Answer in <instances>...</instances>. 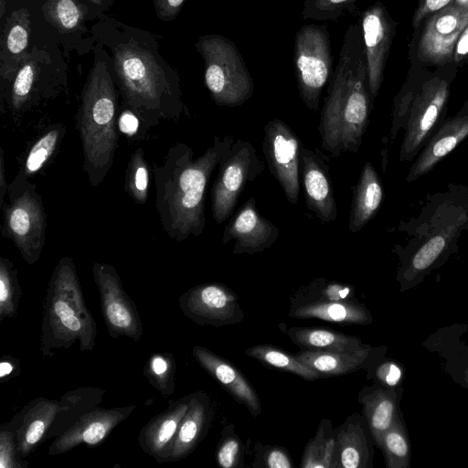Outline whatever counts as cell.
Masks as SVG:
<instances>
[{"label": "cell", "instance_id": "cell-28", "mask_svg": "<svg viewBox=\"0 0 468 468\" xmlns=\"http://www.w3.org/2000/svg\"><path fill=\"white\" fill-rule=\"evenodd\" d=\"M289 316L300 319L317 318L339 324H368L371 314L356 300L346 302H313L291 307Z\"/></svg>", "mask_w": 468, "mask_h": 468}, {"label": "cell", "instance_id": "cell-15", "mask_svg": "<svg viewBox=\"0 0 468 468\" xmlns=\"http://www.w3.org/2000/svg\"><path fill=\"white\" fill-rule=\"evenodd\" d=\"M135 406L103 409L96 407L86 412L66 431L56 437L48 448L50 456L65 453L85 444L96 447L135 410Z\"/></svg>", "mask_w": 468, "mask_h": 468}, {"label": "cell", "instance_id": "cell-25", "mask_svg": "<svg viewBox=\"0 0 468 468\" xmlns=\"http://www.w3.org/2000/svg\"><path fill=\"white\" fill-rule=\"evenodd\" d=\"M384 197L379 176L370 162H367L356 184L352 187V202L349 211L350 232L360 231L377 214Z\"/></svg>", "mask_w": 468, "mask_h": 468}, {"label": "cell", "instance_id": "cell-42", "mask_svg": "<svg viewBox=\"0 0 468 468\" xmlns=\"http://www.w3.org/2000/svg\"><path fill=\"white\" fill-rule=\"evenodd\" d=\"M253 467L292 468L288 452L281 446L255 444V463Z\"/></svg>", "mask_w": 468, "mask_h": 468}, {"label": "cell", "instance_id": "cell-49", "mask_svg": "<svg viewBox=\"0 0 468 468\" xmlns=\"http://www.w3.org/2000/svg\"><path fill=\"white\" fill-rule=\"evenodd\" d=\"M138 124V118L133 114V112H123L119 119L120 130L129 136H132L136 133Z\"/></svg>", "mask_w": 468, "mask_h": 468}, {"label": "cell", "instance_id": "cell-52", "mask_svg": "<svg viewBox=\"0 0 468 468\" xmlns=\"http://www.w3.org/2000/svg\"><path fill=\"white\" fill-rule=\"evenodd\" d=\"M167 2L172 7H178L183 4L184 0H167Z\"/></svg>", "mask_w": 468, "mask_h": 468}, {"label": "cell", "instance_id": "cell-37", "mask_svg": "<svg viewBox=\"0 0 468 468\" xmlns=\"http://www.w3.org/2000/svg\"><path fill=\"white\" fill-rule=\"evenodd\" d=\"M21 295L16 266L10 259L0 257V323L16 317Z\"/></svg>", "mask_w": 468, "mask_h": 468}, {"label": "cell", "instance_id": "cell-40", "mask_svg": "<svg viewBox=\"0 0 468 468\" xmlns=\"http://www.w3.org/2000/svg\"><path fill=\"white\" fill-rule=\"evenodd\" d=\"M19 414L0 428V468H27L29 463L18 455L15 431L19 425Z\"/></svg>", "mask_w": 468, "mask_h": 468}, {"label": "cell", "instance_id": "cell-10", "mask_svg": "<svg viewBox=\"0 0 468 468\" xmlns=\"http://www.w3.org/2000/svg\"><path fill=\"white\" fill-rule=\"evenodd\" d=\"M449 94V81L440 77L426 80L415 91L403 128L400 161H412L444 121Z\"/></svg>", "mask_w": 468, "mask_h": 468}, {"label": "cell", "instance_id": "cell-26", "mask_svg": "<svg viewBox=\"0 0 468 468\" xmlns=\"http://www.w3.org/2000/svg\"><path fill=\"white\" fill-rule=\"evenodd\" d=\"M370 434L379 447L383 434L398 417L397 392L394 388L365 387L358 394Z\"/></svg>", "mask_w": 468, "mask_h": 468}, {"label": "cell", "instance_id": "cell-24", "mask_svg": "<svg viewBox=\"0 0 468 468\" xmlns=\"http://www.w3.org/2000/svg\"><path fill=\"white\" fill-rule=\"evenodd\" d=\"M208 394L196 391L189 394V404L183 417L173 446L171 462L187 457L206 436L213 418Z\"/></svg>", "mask_w": 468, "mask_h": 468}, {"label": "cell", "instance_id": "cell-50", "mask_svg": "<svg viewBox=\"0 0 468 468\" xmlns=\"http://www.w3.org/2000/svg\"><path fill=\"white\" fill-rule=\"evenodd\" d=\"M8 184L5 179V159L4 150L0 149V206L2 207L5 203V196L7 192Z\"/></svg>", "mask_w": 468, "mask_h": 468}, {"label": "cell", "instance_id": "cell-46", "mask_svg": "<svg viewBox=\"0 0 468 468\" xmlns=\"http://www.w3.org/2000/svg\"><path fill=\"white\" fill-rule=\"evenodd\" d=\"M57 12L60 23L65 28H73L80 18L79 10L72 0H59Z\"/></svg>", "mask_w": 468, "mask_h": 468}, {"label": "cell", "instance_id": "cell-16", "mask_svg": "<svg viewBox=\"0 0 468 468\" xmlns=\"http://www.w3.org/2000/svg\"><path fill=\"white\" fill-rule=\"evenodd\" d=\"M280 236L279 229L263 218L250 197L230 218L222 233V243L234 240L233 254H255L271 248Z\"/></svg>", "mask_w": 468, "mask_h": 468}, {"label": "cell", "instance_id": "cell-44", "mask_svg": "<svg viewBox=\"0 0 468 468\" xmlns=\"http://www.w3.org/2000/svg\"><path fill=\"white\" fill-rule=\"evenodd\" d=\"M374 376L383 387L394 388L401 379L402 369L393 361H385L376 367Z\"/></svg>", "mask_w": 468, "mask_h": 468}, {"label": "cell", "instance_id": "cell-20", "mask_svg": "<svg viewBox=\"0 0 468 468\" xmlns=\"http://www.w3.org/2000/svg\"><path fill=\"white\" fill-rule=\"evenodd\" d=\"M189 404V394L170 400L168 407L154 415L140 431L138 443L157 463L171 462L175 439Z\"/></svg>", "mask_w": 468, "mask_h": 468}, {"label": "cell", "instance_id": "cell-22", "mask_svg": "<svg viewBox=\"0 0 468 468\" xmlns=\"http://www.w3.org/2000/svg\"><path fill=\"white\" fill-rule=\"evenodd\" d=\"M369 430L364 416L353 413L335 428V468H368L373 450L368 438Z\"/></svg>", "mask_w": 468, "mask_h": 468}, {"label": "cell", "instance_id": "cell-39", "mask_svg": "<svg viewBox=\"0 0 468 468\" xmlns=\"http://www.w3.org/2000/svg\"><path fill=\"white\" fill-rule=\"evenodd\" d=\"M359 0H303L302 17L315 21L337 20L351 13Z\"/></svg>", "mask_w": 468, "mask_h": 468}, {"label": "cell", "instance_id": "cell-41", "mask_svg": "<svg viewBox=\"0 0 468 468\" xmlns=\"http://www.w3.org/2000/svg\"><path fill=\"white\" fill-rule=\"evenodd\" d=\"M242 444L235 432L233 424L228 425L222 431L215 457L217 463L222 468H233L240 465Z\"/></svg>", "mask_w": 468, "mask_h": 468}, {"label": "cell", "instance_id": "cell-21", "mask_svg": "<svg viewBox=\"0 0 468 468\" xmlns=\"http://www.w3.org/2000/svg\"><path fill=\"white\" fill-rule=\"evenodd\" d=\"M192 355L198 364L250 413L258 417L261 413V400L254 388L230 362L207 347L195 346Z\"/></svg>", "mask_w": 468, "mask_h": 468}, {"label": "cell", "instance_id": "cell-30", "mask_svg": "<svg viewBox=\"0 0 468 468\" xmlns=\"http://www.w3.org/2000/svg\"><path fill=\"white\" fill-rule=\"evenodd\" d=\"M105 393L106 390L101 388L81 387L63 394L59 399V410L47 434L46 441L59 436L80 416L98 407Z\"/></svg>", "mask_w": 468, "mask_h": 468}, {"label": "cell", "instance_id": "cell-38", "mask_svg": "<svg viewBox=\"0 0 468 468\" xmlns=\"http://www.w3.org/2000/svg\"><path fill=\"white\" fill-rule=\"evenodd\" d=\"M124 187L137 204H144L148 198L149 168L142 148L131 155L126 168Z\"/></svg>", "mask_w": 468, "mask_h": 468}, {"label": "cell", "instance_id": "cell-23", "mask_svg": "<svg viewBox=\"0 0 468 468\" xmlns=\"http://www.w3.org/2000/svg\"><path fill=\"white\" fill-rule=\"evenodd\" d=\"M58 410L59 400L39 397L31 400L18 412L20 420L15 435L20 458L29 456L46 441Z\"/></svg>", "mask_w": 468, "mask_h": 468}, {"label": "cell", "instance_id": "cell-6", "mask_svg": "<svg viewBox=\"0 0 468 468\" xmlns=\"http://www.w3.org/2000/svg\"><path fill=\"white\" fill-rule=\"evenodd\" d=\"M2 236L9 239L28 264L36 263L44 248L47 215L37 186L21 170L8 185Z\"/></svg>", "mask_w": 468, "mask_h": 468}, {"label": "cell", "instance_id": "cell-36", "mask_svg": "<svg viewBox=\"0 0 468 468\" xmlns=\"http://www.w3.org/2000/svg\"><path fill=\"white\" fill-rule=\"evenodd\" d=\"M388 468H407L410 465V444L399 415L383 434L380 446Z\"/></svg>", "mask_w": 468, "mask_h": 468}, {"label": "cell", "instance_id": "cell-48", "mask_svg": "<svg viewBox=\"0 0 468 468\" xmlns=\"http://www.w3.org/2000/svg\"><path fill=\"white\" fill-rule=\"evenodd\" d=\"M19 362L11 356H3L0 362V378L2 381L20 374Z\"/></svg>", "mask_w": 468, "mask_h": 468}, {"label": "cell", "instance_id": "cell-4", "mask_svg": "<svg viewBox=\"0 0 468 468\" xmlns=\"http://www.w3.org/2000/svg\"><path fill=\"white\" fill-rule=\"evenodd\" d=\"M96 336V322L86 305L74 261L62 257L50 275L43 302L42 356L53 357L77 341L81 351H92Z\"/></svg>", "mask_w": 468, "mask_h": 468}, {"label": "cell", "instance_id": "cell-2", "mask_svg": "<svg viewBox=\"0 0 468 468\" xmlns=\"http://www.w3.org/2000/svg\"><path fill=\"white\" fill-rule=\"evenodd\" d=\"M372 102L363 33L356 23L346 30L327 84L318 126L323 149L335 157L356 153L369 123Z\"/></svg>", "mask_w": 468, "mask_h": 468}, {"label": "cell", "instance_id": "cell-31", "mask_svg": "<svg viewBox=\"0 0 468 468\" xmlns=\"http://www.w3.org/2000/svg\"><path fill=\"white\" fill-rule=\"evenodd\" d=\"M335 431L332 421L322 419L315 435L303 451L301 468H335Z\"/></svg>", "mask_w": 468, "mask_h": 468}, {"label": "cell", "instance_id": "cell-54", "mask_svg": "<svg viewBox=\"0 0 468 468\" xmlns=\"http://www.w3.org/2000/svg\"><path fill=\"white\" fill-rule=\"evenodd\" d=\"M466 380L468 381V370H467V373H466Z\"/></svg>", "mask_w": 468, "mask_h": 468}, {"label": "cell", "instance_id": "cell-11", "mask_svg": "<svg viewBox=\"0 0 468 468\" xmlns=\"http://www.w3.org/2000/svg\"><path fill=\"white\" fill-rule=\"evenodd\" d=\"M92 274L100 294L101 311L109 335L113 339L125 336L139 342L143 323L133 299L124 291L115 268L95 262Z\"/></svg>", "mask_w": 468, "mask_h": 468}, {"label": "cell", "instance_id": "cell-14", "mask_svg": "<svg viewBox=\"0 0 468 468\" xmlns=\"http://www.w3.org/2000/svg\"><path fill=\"white\" fill-rule=\"evenodd\" d=\"M468 27V10L452 2L428 19L418 45L420 60L443 65L453 59L457 42Z\"/></svg>", "mask_w": 468, "mask_h": 468}, {"label": "cell", "instance_id": "cell-29", "mask_svg": "<svg viewBox=\"0 0 468 468\" xmlns=\"http://www.w3.org/2000/svg\"><path fill=\"white\" fill-rule=\"evenodd\" d=\"M301 350L357 352L369 347L356 335L322 327H291L285 331Z\"/></svg>", "mask_w": 468, "mask_h": 468}, {"label": "cell", "instance_id": "cell-33", "mask_svg": "<svg viewBox=\"0 0 468 468\" xmlns=\"http://www.w3.org/2000/svg\"><path fill=\"white\" fill-rule=\"evenodd\" d=\"M353 297L354 290L350 285L317 278L295 292L291 307L313 302L352 301Z\"/></svg>", "mask_w": 468, "mask_h": 468}, {"label": "cell", "instance_id": "cell-47", "mask_svg": "<svg viewBox=\"0 0 468 468\" xmlns=\"http://www.w3.org/2000/svg\"><path fill=\"white\" fill-rule=\"evenodd\" d=\"M28 36L21 26L12 27L7 37V48L12 53L21 52L27 45Z\"/></svg>", "mask_w": 468, "mask_h": 468}, {"label": "cell", "instance_id": "cell-7", "mask_svg": "<svg viewBox=\"0 0 468 468\" xmlns=\"http://www.w3.org/2000/svg\"><path fill=\"white\" fill-rule=\"evenodd\" d=\"M205 59V84L218 106L239 107L250 99L254 82L233 41L221 35H209L199 43Z\"/></svg>", "mask_w": 468, "mask_h": 468}, {"label": "cell", "instance_id": "cell-9", "mask_svg": "<svg viewBox=\"0 0 468 468\" xmlns=\"http://www.w3.org/2000/svg\"><path fill=\"white\" fill-rule=\"evenodd\" d=\"M264 167L251 143L234 141L218 163L211 189V211L217 224H222L232 215L247 183L255 180Z\"/></svg>", "mask_w": 468, "mask_h": 468}, {"label": "cell", "instance_id": "cell-18", "mask_svg": "<svg viewBox=\"0 0 468 468\" xmlns=\"http://www.w3.org/2000/svg\"><path fill=\"white\" fill-rule=\"evenodd\" d=\"M300 185L307 208L322 223L335 221L337 207L329 165L319 153L303 145L300 153Z\"/></svg>", "mask_w": 468, "mask_h": 468}, {"label": "cell", "instance_id": "cell-27", "mask_svg": "<svg viewBox=\"0 0 468 468\" xmlns=\"http://www.w3.org/2000/svg\"><path fill=\"white\" fill-rule=\"evenodd\" d=\"M373 350L371 346L357 352L300 350L295 356L322 377H331L368 368Z\"/></svg>", "mask_w": 468, "mask_h": 468}, {"label": "cell", "instance_id": "cell-45", "mask_svg": "<svg viewBox=\"0 0 468 468\" xmlns=\"http://www.w3.org/2000/svg\"><path fill=\"white\" fill-rule=\"evenodd\" d=\"M452 2L454 0H420L413 16V27L417 28L425 17L443 9Z\"/></svg>", "mask_w": 468, "mask_h": 468}, {"label": "cell", "instance_id": "cell-34", "mask_svg": "<svg viewBox=\"0 0 468 468\" xmlns=\"http://www.w3.org/2000/svg\"><path fill=\"white\" fill-rule=\"evenodd\" d=\"M66 129L56 124L46 131L30 147L22 168L27 176L38 173L53 156L64 137Z\"/></svg>", "mask_w": 468, "mask_h": 468}, {"label": "cell", "instance_id": "cell-13", "mask_svg": "<svg viewBox=\"0 0 468 468\" xmlns=\"http://www.w3.org/2000/svg\"><path fill=\"white\" fill-rule=\"evenodd\" d=\"M178 303L184 315L199 325L220 327L244 319L237 295L222 283L191 287L179 297Z\"/></svg>", "mask_w": 468, "mask_h": 468}, {"label": "cell", "instance_id": "cell-12", "mask_svg": "<svg viewBox=\"0 0 468 468\" xmlns=\"http://www.w3.org/2000/svg\"><path fill=\"white\" fill-rule=\"evenodd\" d=\"M263 132L262 152L269 170L278 181L287 200L296 204L301 186V141L292 129L279 118L266 122Z\"/></svg>", "mask_w": 468, "mask_h": 468}, {"label": "cell", "instance_id": "cell-32", "mask_svg": "<svg viewBox=\"0 0 468 468\" xmlns=\"http://www.w3.org/2000/svg\"><path fill=\"white\" fill-rule=\"evenodd\" d=\"M245 354L268 367L292 373L308 381L322 378L319 373L298 360L295 355L270 345L254 346L247 348Z\"/></svg>", "mask_w": 468, "mask_h": 468}, {"label": "cell", "instance_id": "cell-17", "mask_svg": "<svg viewBox=\"0 0 468 468\" xmlns=\"http://www.w3.org/2000/svg\"><path fill=\"white\" fill-rule=\"evenodd\" d=\"M360 25L367 58L368 86L374 100L383 81L393 37V24L384 5L377 2L362 13Z\"/></svg>", "mask_w": 468, "mask_h": 468}, {"label": "cell", "instance_id": "cell-3", "mask_svg": "<svg viewBox=\"0 0 468 468\" xmlns=\"http://www.w3.org/2000/svg\"><path fill=\"white\" fill-rule=\"evenodd\" d=\"M409 243L402 249L403 281L411 282L444 260L468 230V186L449 185L444 192L429 197L417 219L405 224Z\"/></svg>", "mask_w": 468, "mask_h": 468}, {"label": "cell", "instance_id": "cell-35", "mask_svg": "<svg viewBox=\"0 0 468 468\" xmlns=\"http://www.w3.org/2000/svg\"><path fill=\"white\" fill-rule=\"evenodd\" d=\"M176 360L170 352L153 353L144 367V375L164 397L171 396L176 390Z\"/></svg>", "mask_w": 468, "mask_h": 468}, {"label": "cell", "instance_id": "cell-51", "mask_svg": "<svg viewBox=\"0 0 468 468\" xmlns=\"http://www.w3.org/2000/svg\"><path fill=\"white\" fill-rule=\"evenodd\" d=\"M468 53V27L463 32L461 35L455 50H454V56L453 58L456 60L461 59L463 56H465Z\"/></svg>", "mask_w": 468, "mask_h": 468}, {"label": "cell", "instance_id": "cell-43", "mask_svg": "<svg viewBox=\"0 0 468 468\" xmlns=\"http://www.w3.org/2000/svg\"><path fill=\"white\" fill-rule=\"evenodd\" d=\"M34 81V70L31 65L24 66L16 75L13 84L12 106L14 110H20L27 99Z\"/></svg>", "mask_w": 468, "mask_h": 468}, {"label": "cell", "instance_id": "cell-19", "mask_svg": "<svg viewBox=\"0 0 468 468\" xmlns=\"http://www.w3.org/2000/svg\"><path fill=\"white\" fill-rule=\"evenodd\" d=\"M468 136V102L452 117L445 118L419 153L406 177L416 181L456 148Z\"/></svg>", "mask_w": 468, "mask_h": 468}, {"label": "cell", "instance_id": "cell-53", "mask_svg": "<svg viewBox=\"0 0 468 468\" xmlns=\"http://www.w3.org/2000/svg\"><path fill=\"white\" fill-rule=\"evenodd\" d=\"M454 2L468 10V0H454Z\"/></svg>", "mask_w": 468, "mask_h": 468}, {"label": "cell", "instance_id": "cell-8", "mask_svg": "<svg viewBox=\"0 0 468 468\" xmlns=\"http://www.w3.org/2000/svg\"><path fill=\"white\" fill-rule=\"evenodd\" d=\"M333 62L327 27L303 26L294 37L293 68L300 98L311 111L316 112L319 107L323 89L334 71Z\"/></svg>", "mask_w": 468, "mask_h": 468}, {"label": "cell", "instance_id": "cell-5", "mask_svg": "<svg viewBox=\"0 0 468 468\" xmlns=\"http://www.w3.org/2000/svg\"><path fill=\"white\" fill-rule=\"evenodd\" d=\"M116 112V98L109 81H92L80 107L77 127L83 150V170L94 187L112 166L118 146Z\"/></svg>", "mask_w": 468, "mask_h": 468}, {"label": "cell", "instance_id": "cell-1", "mask_svg": "<svg viewBox=\"0 0 468 468\" xmlns=\"http://www.w3.org/2000/svg\"><path fill=\"white\" fill-rule=\"evenodd\" d=\"M233 143V136L215 135L205 153L194 158L193 149L177 142L161 164L153 165L156 212L163 229L172 239L183 241L202 234L210 176Z\"/></svg>", "mask_w": 468, "mask_h": 468}]
</instances>
